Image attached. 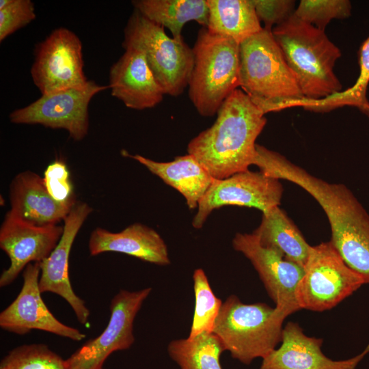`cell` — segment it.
<instances>
[{
    "mask_svg": "<svg viewBox=\"0 0 369 369\" xmlns=\"http://www.w3.org/2000/svg\"><path fill=\"white\" fill-rule=\"evenodd\" d=\"M213 124L193 138L188 154L217 180L249 169L256 154V140L266 119L242 90H235L218 110Z\"/></svg>",
    "mask_w": 369,
    "mask_h": 369,
    "instance_id": "6da1fadb",
    "label": "cell"
},
{
    "mask_svg": "<svg viewBox=\"0 0 369 369\" xmlns=\"http://www.w3.org/2000/svg\"><path fill=\"white\" fill-rule=\"evenodd\" d=\"M272 33L305 100L324 99L342 91L333 71L341 51L324 31L292 14Z\"/></svg>",
    "mask_w": 369,
    "mask_h": 369,
    "instance_id": "7a4b0ae2",
    "label": "cell"
},
{
    "mask_svg": "<svg viewBox=\"0 0 369 369\" xmlns=\"http://www.w3.org/2000/svg\"><path fill=\"white\" fill-rule=\"evenodd\" d=\"M239 87L264 114L305 100L272 31L264 27L239 44Z\"/></svg>",
    "mask_w": 369,
    "mask_h": 369,
    "instance_id": "3957f363",
    "label": "cell"
},
{
    "mask_svg": "<svg viewBox=\"0 0 369 369\" xmlns=\"http://www.w3.org/2000/svg\"><path fill=\"white\" fill-rule=\"evenodd\" d=\"M288 315L264 303L246 304L234 295L223 303L213 333L224 351L249 365L264 358L281 342L283 323Z\"/></svg>",
    "mask_w": 369,
    "mask_h": 369,
    "instance_id": "277c9868",
    "label": "cell"
},
{
    "mask_svg": "<svg viewBox=\"0 0 369 369\" xmlns=\"http://www.w3.org/2000/svg\"><path fill=\"white\" fill-rule=\"evenodd\" d=\"M192 49L189 97L199 114L213 116L239 87V44L202 27Z\"/></svg>",
    "mask_w": 369,
    "mask_h": 369,
    "instance_id": "5b68a950",
    "label": "cell"
},
{
    "mask_svg": "<svg viewBox=\"0 0 369 369\" xmlns=\"http://www.w3.org/2000/svg\"><path fill=\"white\" fill-rule=\"evenodd\" d=\"M122 47L141 52L165 94L180 96L188 86L193 67V53L184 40L169 37L164 27L137 10L124 29Z\"/></svg>",
    "mask_w": 369,
    "mask_h": 369,
    "instance_id": "8992f818",
    "label": "cell"
},
{
    "mask_svg": "<svg viewBox=\"0 0 369 369\" xmlns=\"http://www.w3.org/2000/svg\"><path fill=\"white\" fill-rule=\"evenodd\" d=\"M295 292L300 309L314 312L330 310L365 284L330 241L311 246Z\"/></svg>",
    "mask_w": 369,
    "mask_h": 369,
    "instance_id": "52a82bcc",
    "label": "cell"
},
{
    "mask_svg": "<svg viewBox=\"0 0 369 369\" xmlns=\"http://www.w3.org/2000/svg\"><path fill=\"white\" fill-rule=\"evenodd\" d=\"M107 89L109 85L90 80L83 87L42 95L29 105L11 112L9 118L14 124L64 129L74 141H81L88 133V107L92 98Z\"/></svg>",
    "mask_w": 369,
    "mask_h": 369,
    "instance_id": "ba28073f",
    "label": "cell"
},
{
    "mask_svg": "<svg viewBox=\"0 0 369 369\" xmlns=\"http://www.w3.org/2000/svg\"><path fill=\"white\" fill-rule=\"evenodd\" d=\"M82 43L71 30H53L35 50L31 75L42 95L85 87Z\"/></svg>",
    "mask_w": 369,
    "mask_h": 369,
    "instance_id": "9c48e42d",
    "label": "cell"
},
{
    "mask_svg": "<svg viewBox=\"0 0 369 369\" xmlns=\"http://www.w3.org/2000/svg\"><path fill=\"white\" fill-rule=\"evenodd\" d=\"M151 291V288L132 292L120 290L111 301L107 326L65 359L68 369H102L112 353L129 348L135 342L134 320Z\"/></svg>",
    "mask_w": 369,
    "mask_h": 369,
    "instance_id": "30bf717a",
    "label": "cell"
},
{
    "mask_svg": "<svg viewBox=\"0 0 369 369\" xmlns=\"http://www.w3.org/2000/svg\"><path fill=\"white\" fill-rule=\"evenodd\" d=\"M284 189L279 180L247 169L215 179L199 202L192 226L200 229L210 214L225 206L255 208L265 213L280 204Z\"/></svg>",
    "mask_w": 369,
    "mask_h": 369,
    "instance_id": "8fae6325",
    "label": "cell"
},
{
    "mask_svg": "<svg viewBox=\"0 0 369 369\" xmlns=\"http://www.w3.org/2000/svg\"><path fill=\"white\" fill-rule=\"evenodd\" d=\"M232 246L249 260L276 308L288 316L301 310L295 292L304 273L303 266L277 249L262 245L253 232L236 234Z\"/></svg>",
    "mask_w": 369,
    "mask_h": 369,
    "instance_id": "7c38bea8",
    "label": "cell"
},
{
    "mask_svg": "<svg viewBox=\"0 0 369 369\" xmlns=\"http://www.w3.org/2000/svg\"><path fill=\"white\" fill-rule=\"evenodd\" d=\"M40 262L29 263L23 273V284L16 299L0 313L1 329L18 335L38 329L81 341L85 334L59 320L44 303L39 288Z\"/></svg>",
    "mask_w": 369,
    "mask_h": 369,
    "instance_id": "4fadbf2b",
    "label": "cell"
},
{
    "mask_svg": "<svg viewBox=\"0 0 369 369\" xmlns=\"http://www.w3.org/2000/svg\"><path fill=\"white\" fill-rule=\"evenodd\" d=\"M64 227L39 226L28 223L8 211L0 228V247L10 260L0 276V286L12 284L27 264L41 262L59 243Z\"/></svg>",
    "mask_w": 369,
    "mask_h": 369,
    "instance_id": "5bb4252c",
    "label": "cell"
},
{
    "mask_svg": "<svg viewBox=\"0 0 369 369\" xmlns=\"http://www.w3.org/2000/svg\"><path fill=\"white\" fill-rule=\"evenodd\" d=\"M92 212V208L87 203L77 202L64 220V231L59 243L51 254L40 262L41 293L50 292L64 299L82 325L87 323L90 312L85 301L75 294L71 286L69 257L74 241Z\"/></svg>",
    "mask_w": 369,
    "mask_h": 369,
    "instance_id": "9a60e30c",
    "label": "cell"
},
{
    "mask_svg": "<svg viewBox=\"0 0 369 369\" xmlns=\"http://www.w3.org/2000/svg\"><path fill=\"white\" fill-rule=\"evenodd\" d=\"M321 338L306 336L295 322L282 330L281 345L262 359L259 369H357L369 353V344L359 354L344 360H333L322 351Z\"/></svg>",
    "mask_w": 369,
    "mask_h": 369,
    "instance_id": "2e32d148",
    "label": "cell"
},
{
    "mask_svg": "<svg viewBox=\"0 0 369 369\" xmlns=\"http://www.w3.org/2000/svg\"><path fill=\"white\" fill-rule=\"evenodd\" d=\"M108 85L112 96L136 110L154 107L165 95L144 55L133 49H126L112 65Z\"/></svg>",
    "mask_w": 369,
    "mask_h": 369,
    "instance_id": "e0dca14e",
    "label": "cell"
},
{
    "mask_svg": "<svg viewBox=\"0 0 369 369\" xmlns=\"http://www.w3.org/2000/svg\"><path fill=\"white\" fill-rule=\"evenodd\" d=\"M11 209L16 217L34 225H57L68 215L76 200L59 202L49 193L43 178L25 171L18 174L10 185Z\"/></svg>",
    "mask_w": 369,
    "mask_h": 369,
    "instance_id": "ac0fdd59",
    "label": "cell"
},
{
    "mask_svg": "<svg viewBox=\"0 0 369 369\" xmlns=\"http://www.w3.org/2000/svg\"><path fill=\"white\" fill-rule=\"evenodd\" d=\"M88 247L92 256L113 251L160 266L170 263L167 247L162 237L154 229L139 223L119 232L96 228L90 234Z\"/></svg>",
    "mask_w": 369,
    "mask_h": 369,
    "instance_id": "d6986e66",
    "label": "cell"
},
{
    "mask_svg": "<svg viewBox=\"0 0 369 369\" xmlns=\"http://www.w3.org/2000/svg\"><path fill=\"white\" fill-rule=\"evenodd\" d=\"M122 155L132 158L145 166L185 198L190 209L197 208L199 202L210 187L215 178L191 154L176 156L169 162H159L139 154Z\"/></svg>",
    "mask_w": 369,
    "mask_h": 369,
    "instance_id": "ffe728a7",
    "label": "cell"
},
{
    "mask_svg": "<svg viewBox=\"0 0 369 369\" xmlns=\"http://www.w3.org/2000/svg\"><path fill=\"white\" fill-rule=\"evenodd\" d=\"M253 233L262 245L277 249L288 260L304 267L311 245L279 206L262 213L260 224Z\"/></svg>",
    "mask_w": 369,
    "mask_h": 369,
    "instance_id": "44dd1931",
    "label": "cell"
},
{
    "mask_svg": "<svg viewBox=\"0 0 369 369\" xmlns=\"http://www.w3.org/2000/svg\"><path fill=\"white\" fill-rule=\"evenodd\" d=\"M207 28L211 32L230 38L241 44L260 31L263 27L251 0H206Z\"/></svg>",
    "mask_w": 369,
    "mask_h": 369,
    "instance_id": "7402d4cb",
    "label": "cell"
},
{
    "mask_svg": "<svg viewBox=\"0 0 369 369\" xmlns=\"http://www.w3.org/2000/svg\"><path fill=\"white\" fill-rule=\"evenodd\" d=\"M134 9L154 23L167 27L176 40H183L184 25L195 21L206 27L208 7L206 0H135Z\"/></svg>",
    "mask_w": 369,
    "mask_h": 369,
    "instance_id": "603a6c76",
    "label": "cell"
},
{
    "mask_svg": "<svg viewBox=\"0 0 369 369\" xmlns=\"http://www.w3.org/2000/svg\"><path fill=\"white\" fill-rule=\"evenodd\" d=\"M223 351L221 341L213 332L174 340L167 346L169 357L180 369H222L219 360Z\"/></svg>",
    "mask_w": 369,
    "mask_h": 369,
    "instance_id": "cb8c5ba5",
    "label": "cell"
},
{
    "mask_svg": "<svg viewBox=\"0 0 369 369\" xmlns=\"http://www.w3.org/2000/svg\"><path fill=\"white\" fill-rule=\"evenodd\" d=\"M359 74L355 83L346 90L324 99L305 100L299 107L314 112H329L343 107H353L361 111L369 103L367 90L369 84V36L358 52Z\"/></svg>",
    "mask_w": 369,
    "mask_h": 369,
    "instance_id": "d4e9b609",
    "label": "cell"
},
{
    "mask_svg": "<svg viewBox=\"0 0 369 369\" xmlns=\"http://www.w3.org/2000/svg\"><path fill=\"white\" fill-rule=\"evenodd\" d=\"M195 293V309L189 338H194L203 333H212L223 302L217 297L208 277L202 269H197L193 275Z\"/></svg>",
    "mask_w": 369,
    "mask_h": 369,
    "instance_id": "484cf974",
    "label": "cell"
},
{
    "mask_svg": "<svg viewBox=\"0 0 369 369\" xmlns=\"http://www.w3.org/2000/svg\"><path fill=\"white\" fill-rule=\"evenodd\" d=\"M0 369H68L65 359L44 344H23L9 352Z\"/></svg>",
    "mask_w": 369,
    "mask_h": 369,
    "instance_id": "4316f807",
    "label": "cell"
},
{
    "mask_svg": "<svg viewBox=\"0 0 369 369\" xmlns=\"http://www.w3.org/2000/svg\"><path fill=\"white\" fill-rule=\"evenodd\" d=\"M351 3L348 0H301L293 14L302 21L324 31L333 19L351 16Z\"/></svg>",
    "mask_w": 369,
    "mask_h": 369,
    "instance_id": "83f0119b",
    "label": "cell"
},
{
    "mask_svg": "<svg viewBox=\"0 0 369 369\" xmlns=\"http://www.w3.org/2000/svg\"><path fill=\"white\" fill-rule=\"evenodd\" d=\"M36 18L31 0L0 1V42Z\"/></svg>",
    "mask_w": 369,
    "mask_h": 369,
    "instance_id": "f1b7e54d",
    "label": "cell"
},
{
    "mask_svg": "<svg viewBox=\"0 0 369 369\" xmlns=\"http://www.w3.org/2000/svg\"><path fill=\"white\" fill-rule=\"evenodd\" d=\"M50 195L59 202L75 201L70 173L66 163L56 160L49 165L43 177Z\"/></svg>",
    "mask_w": 369,
    "mask_h": 369,
    "instance_id": "f546056e",
    "label": "cell"
},
{
    "mask_svg": "<svg viewBox=\"0 0 369 369\" xmlns=\"http://www.w3.org/2000/svg\"><path fill=\"white\" fill-rule=\"evenodd\" d=\"M256 15L271 30L288 19L294 13L295 1L292 0H251Z\"/></svg>",
    "mask_w": 369,
    "mask_h": 369,
    "instance_id": "4dcf8cb0",
    "label": "cell"
},
{
    "mask_svg": "<svg viewBox=\"0 0 369 369\" xmlns=\"http://www.w3.org/2000/svg\"><path fill=\"white\" fill-rule=\"evenodd\" d=\"M361 112L369 118V103Z\"/></svg>",
    "mask_w": 369,
    "mask_h": 369,
    "instance_id": "1f68e13d",
    "label": "cell"
},
{
    "mask_svg": "<svg viewBox=\"0 0 369 369\" xmlns=\"http://www.w3.org/2000/svg\"><path fill=\"white\" fill-rule=\"evenodd\" d=\"M103 369V368H102Z\"/></svg>",
    "mask_w": 369,
    "mask_h": 369,
    "instance_id": "d6a6232c",
    "label": "cell"
}]
</instances>
